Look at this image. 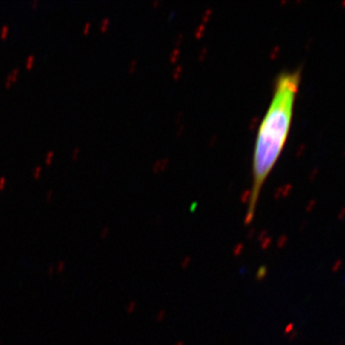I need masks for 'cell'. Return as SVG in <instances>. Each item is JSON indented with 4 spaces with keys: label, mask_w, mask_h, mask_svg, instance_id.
Segmentation results:
<instances>
[{
    "label": "cell",
    "mask_w": 345,
    "mask_h": 345,
    "mask_svg": "<svg viewBox=\"0 0 345 345\" xmlns=\"http://www.w3.org/2000/svg\"><path fill=\"white\" fill-rule=\"evenodd\" d=\"M287 242H288V238L286 236H282L281 238H279V240H278V246L280 248L284 247L285 246H286Z\"/></svg>",
    "instance_id": "277c9868"
},
{
    "label": "cell",
    "mask_w": 345,
    "mask_h": 345,
    "mask_svg": "<svg viewBox=\"0 0 345 345\" xmlns=\"http://www.w3.org/2000/svg\"><path fill=\"white\" fill-rule=\"evenodd\" d=\"M266 231H264L263 233L261 234V235L259 236V241H263V240H264V239H263V237H264V235H266Z\"/></svg>",
    "instance_id": "30bf717a"
},
{
    "label": "cell",
    "mask_w": 345,
    "mask_h": 345,
    "mask_svg": "<svg viewBox=\"0 0 345 345\" xmlns=\"http://www.w3.org/2000/svg\"><path fill=\"white\" fill-rule=\"evenodd\" d=\"M300 79L299 70L285 71L276 78L272 98L256 135L246 224L253 220L260 192L286 144Z\"/></svg>",
    "instance_id": "6da1fadb"
},
{
    "label": "cell",
    "mask_w": 345,
    "mask_h": 345,
    "mask_svg": "<svg viewBox=\"0 0 345 345\" xmlns=\"http://www.w3.org/2000/svg\"><path fill=\"white\" fill-rule=\"evenodd\" d=\"M268 273V269H266V266H262L261 268L258 269L257 271V274H256V278L258 281H261V280H263L265 278V276Z\"/></svg>",
    "instance_id": "7a4b0ae2"
},
{
    "label": "cell",
    "mask_w": 345,
    "mask_h": 345,
    "mask_svg": "<svg viewBox=\"0 0 345 345\" xmlns=\"http://www.w3.org/2000/svg\"><path fill=\"white\" fill-rule=\"evenodd\" d=\"M176 345H183V343H182V342H177Z\"/></svg>",
    "instance_id": "8fae6325"
},
{
    "label": "cell",
    "mask_w": 345,
    "mask_h": 345,
    "mask_svg": "<svg viewBox=\"0 0 345 345\" xmlns=\"http://www.w3.org/2000/svg\"><path fill=\"white\" fill-rule=\"evenodd\" d=\"M190 262H191L190 257H186V258L184 259V260H183V262H182V268L186 269L187 266H188V265L190 264Z\"/></svg>",
    "instance_id": "52a82bcc"
},
{
    "label": "cell",
    "mask_w": 345,
    "mask_h": 345,
    "mask_svg": "<svg viewBox=\"0 0 345 345\" xmlns=\"http://www.w3.org/2000/svg\"><path fill=\"white\" fill-rule=\"evenodd\" d=\"M164 316H165V312L164 311L159 312L158 315H157V321H161L164 318Z\"/></svg>",
    "instance_id": "ba28073f"
},
{
    "label": "cell",
    "mask_w": 345,
    "mask_h": 345,
    "mask_svg": "<svg viewBox=\"0 0 345 345\" xmlns=\"http://www.w3.org/2000/svg\"><path fill=\"white\" fill-rule=\"evenodd\" d=\"M341 264H342V262L340 261V260H338V261L335 262V264L334 266H333V271H338V270L340 269V266H341Z\"/></svg>",
    "instance_id": "8992f818"
},
{
    "label": "cell",
    "mask_w": 345,
    "mask_h": 345,
    "mask_svg": "<svg viewBox=\"0 0 345 345\" xmlns=\"http://www.w3.org/2000/svg\"><path fill=\"white\" fill-rule=\"evenodd\" d=\"M292 328H293V326H292V324H289L288 327H287V329H286V334H288V333H289V332H292Z\"/></svg>",
    "instance_id": "9c48e42d"
},
{
    "label": "cell",
    "mask_w": 345,
    "mask_h": 345,
    "mask_svg": "<svg viewBox=\"0 0 345 345\" xmlns=\"http://www.w3.org/2000/svg\"><path fill=\"white\" fill-rule=\"evenodd\" d=\"M270 243H271V239L269 237H266L265 239V241L262 243V248H263V249H266V248L270 246Z\"/></svg>",
    "instance_id": "5b68a950"
},
{
    "label": "cell",
    "mask_w": 345,
    "mask_h": 345,
    "mask_svg": "<svg viewBox=\"0 0 345 345\" xmlns=\"http://www.w3.org/2000/svg\"><path fill=\"white\" fill-rule=\"evenodd\" d=\"M243 243H239V245H237L235 246V248H234V255H235V256L240 255L241 253H242V251H243Z\"/></svg>",
    "instance_id": "3957f363"
}]
</instances>
